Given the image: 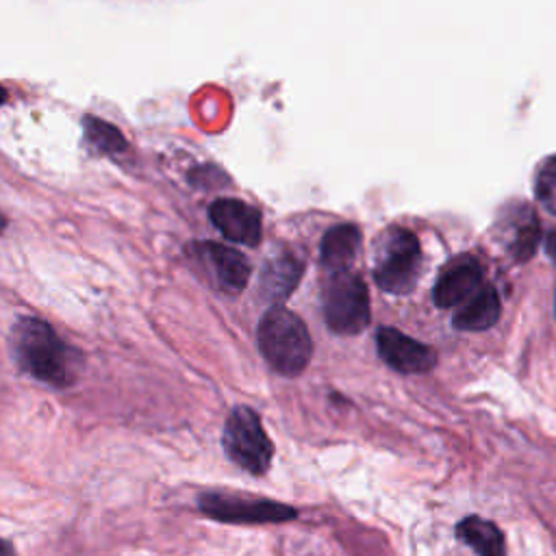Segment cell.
<instances>
[{
	"label": "cell",
	"instance_id": "obj_1",
	"mask_svg": "<svg viewBox=\"0 0 556 556\" xmlns=\"http://www.w3.org/2000/svg\"><path fill=\"white\" fill-rule=\"evenodd\" d=\"M13 350L20 367L41 382L67 387L76 378V354L41 319L26 317L15 326Z\"/></svg>",
	"mask_w": 556,
	"mask_h": 556
},
{
	"label": "cell",
	"instance_id": "obj_2",
	"mask_svg": "<svg viewBox=\"0 0 556 556\" xmlns=\"http://www.w3.org/2000/svg\"><path fill=\"white\" fill-rule=\"evenodd\" d=\"M258 348L265 361L285 376H298L313 354L304 321L285 306H274L263 315L258 324Z\"/></svg>",
	"mask_w": 556,
	"mask_h": 556
},
{
	"label": "cell",
	"instance_id": "obj_3",
	"mask_svg": "<svg viewBox=\"0 0 556 556\" xmlns=\"http://www.w3.org/2000/svg\"><path fill=\"white\" fill-rule=\"evenodd\" d=\"M421 271V245L413 230L387 228L376 241L374 280L389 293H408Z\"/></svg>",
	"mask_w": 556,
	"mask_h": 556
},
{
	"label": "cell",
	"instance_id": "obj_4",
	"mask_svg": "<svg viewBox=\"0 0 556 556\" xmlns=\"http://www.w3.org/2000/svg\"><path fill=\"white\" fill-rule=\"evenodd\" d=\"M326 324L337 334H356L369 324V293L361 276L332 271L321 291Z\"/></svg>",
	"mask_w": 556,
	"mask_h": 556
},
{
	"label": "cell",
	"instance_id": "obj_5",
	"mask_svg": "<svg viewBox=\"0 0 556 556\" xmlns=\"http://www.w3.org/2000/svg\"><path fill=\"white\" fill-rule=\"evenodd\" d=\"M226 454L250 473H265L271 463L274 445L265 434L258 415L248 406H237L224 426Z\"/></svg>",
	"mask_w": 556,
	"mask_h": 556
},
{
	"label": "cell",
	"instance_id": "obj_6",
	"mask_svg": "<svg viewBox=\"0 0 556 556\" xmlns=\"http://www.w3.org/2000/svg\"><path fill=\"white\" fill-rule=\"evenodd\" d=\"M198 506L204 515L228 523H280L295 517V510L280 502L224 493H204L198 500Z\"/></svg>",
	"mask_w": 556,
	"mask_h": 556
},
{
	"label": "cell",
	"instance_id": "obj_7",
	"mask_svg": "<svg viewBox=\"0 0 556 556\" xmlns=\"http://www.w3.org/2000/svg\"><path fill=\"white\" fill-rule=\"evenodd\" d=\"M493 230L500 245L515 261H528L534 254L541 237L539 217L526 202H513L502 208Z\"/></svg>",
	"mask_w": 556,
	"mask_h": 556
},
{
	"label": "cell",
	"instance_id": "obj_8",
	"mask_svg": "<svg viewBox=\"0 0 556 556\" xmlns=\"http://www.w3.org/2000/svg\"><path fill=\"white\" fill-rule=\"evenodd\" d=\"M191 254L200 261V265L208 271L217 289L235 295L241 293L250 280V263L248 258L237 252L235 248L213 243V241H202L191 245Z\"/></svg>",
	"mask_w": 556,
	"mask_h": 556
},
{
	"label": "cell",
	"instance_id": "obj_9",
	"mask_svg": "<svg viewBox=\"0 0 556 556\" xmlns=\"http://www.w3.org/2000/svg\"><path fill=\"white\" fill-rule=\"evenodd\" d=\"M208 217L213 226L235 243L256 245L261 241V213L243 200L219 198L208 206Z\"/></svg>",
	"mask_w": 556,
	"mask_h": 556
},
{
	"label": "cell",
	"instance_id": "obj_10",
	"mask_svg": "<svg viewBox=\"0 0 556 556\" xmlns=\"http://www.w3.org/2000/svg\"><path fill=\"white\" fill-rule=\"evenodd\" d=\"M376 345L380 358L400 374H424L437 363V356L430 348L395 328H380L376 334Z\"/></svg>",
	"mask_w": 556,
	"mask_h": 556
},
{
	"label": "cell",
	"instance_id": "obj_11",
	"mask_svg": "<svg viewBox=\"0 0 556 556\" xmlns=\"http://www.w3.org/2000/svg\"><path fill=\"white\" fill-rule=\"evenodd\" d=\"M480 287H482V267H480V263L469 254H460L443 267V271H441V276L434 285L432 300L441 308L460 306Z\"/></svg>",
	"mask_w": 556,
	"mask_h": 556
},
{
	"label": "cell",
	"instance_id": "obj_12",
	"mask_svg": "<svg viewBox=\"0 0 556 556\" xmlns=\"http://www.w3.org/2000/svg\"><path fill=\"white\" fill-rule=\"evenodd\" d=\"M361 248V230L354 224L332 226L319 245L321 265L332 271H345L354 263Z\"/></svg>",
	"mask_w": 556,
	"mask_h": 556
},
{
	"label": "cell",
	"instance_id": "obj_13",
	"mask_svg": "<svg viewBox=\"0 0 556 556\" xmlns=\"http://www.w3.org/2000/svg\"><path fill=\"white\" fill-rule=\"evenodd\" d=\"M302 263L293 254H280L261 271V293L267 302H282L291 295L302 276Z\"/></svg>",
	"mask_w": 556,
	"mask_h": 556
},
{
	"label": "cell",
	"instance_id": "obj_14",
	"mask_svg": "<svg viewBox=\"0 0 556 556\" xmlns=\"http://www.w3.org/2000/svg\"><path fill=\"white\" fill-rule=\"evenodd\" d=\"M500 317V298L495 289L480 287L469 300H465L456 315L454 326L458 330H486Z\"/></svg>",
	"mask_w": 556,
	"mask_h": 556
},
{
	"label": "cell",
	"instance_id": "obj_15",
	"mask_svg": "<svg viewBox=\"0 0 556 556\" xmlns=\"http://www.w3.org/2000/svg\"><path fill=\"white\" fill-rule=\"evenodd\" d=\"M456 534L467 543L478 556H506L504 536L495 523L482 517H467L458 523Z\"/></svg>",
	"mask_w": 556,
	"mask_h": 556
},
{
	"label": "cell",
	"instance_id": "obj_16",
	"mask_svg": "<svg viewBox=\"0 0 556 556\" xmlns=\"http://www.w3.org/2000/svg\"><path fill=\"white\" fill-rule=\"evenodd\" d=\"M85 139L104 154H119L128 148L124 135L100 117H85Z\"/></svg>",
	"mask_w": 556,
	"mask_h": 556
},
{
	"label": "cell",
	"instance_id": "obj_17",
	"mask_svg": "<svg viewBox=\"0 0 556 556\" xmlns=\"http://www.w3.org/2000/svg\"><path fill=\"white\" fill-rule=\"evenodd\" d=\"M534 193L541 206L556 215V154L545 159L536 169L534 178Z\"/></svg>",
	"mask_w": 556,
	"mask_h": 556
},
{
	"label": "cell",
	"instance_id": "obj_18",
	"mask_svg": "<svg viewBox=\"0 0 556 556\" xmlns=\"http://www.w3.org/2000/svg\"><path fill=\"white\" fill-rule=\"evenodd\" d=\"M545 250H547V256L556 263V228L549 230V235L545 239Z\"/></svg>",
	"mask_w": 556,
	"mask_h": 556
},
{
	"label": "cell",
	"instance_id": "obj_19",
	"mask_svg": "<svg viewBox=\"0 0 556 556\" xmlns=\"http://www.w3.org/2000/svg\"><path fill=\"white\" fill-rule=\"evenodd\" d=\"M0 556H15L11 543H7V541H2V539H0Z\"/></svg>",
	"mask_w": 556,
	"mask_h": 556
},
{
	"label": "cell",
	"instance_id": "obj_20",
	"mask_svg": "<svg viewBox=\"0 0 556 556\" xmlns=\"http://www.w3.org/2000/svg\"><path fill=\"white\" fill-rule=\"evenodd\" d=\"M4 98H7V91H4V89H2V85H0V104L4 102Z\"/></svg>",
	"mask_w": 556,
	"mask_h": 556
},
{
	"label": "cell",
	"instance_id": "obj_21",
	"mask_svg": "<svg viewBox=\"0 0 556 556\" xmlns=\"http://www.w3.org/2000/svg\"><path fill=\"white\" fill-rule=\"evenodd\" d=\"M4 226H7V219H4V217H2V213H0V232L4 230Z\"/></svg>",
	"mask_w": 556,
	"mask_h": 556
}]
</instances>
